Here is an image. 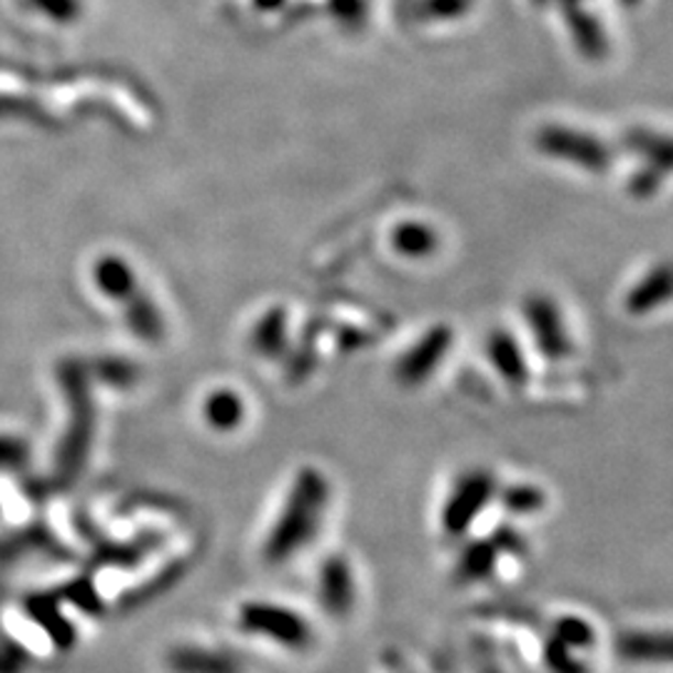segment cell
<instances>
[{"label":"cell","instance_id":"6da1fadb","mask_svg":"<svg viewBox=\"0 0 673 673\" xmlns=\"http://www.w3.org/2000/svg\"><path fill=\"white\" fill-rule=\"evenodd\" d=\"M536 148L544 155H552L564 160V163L579 165L591 173H601L611 163V150L604 145L599 138L586 135L582 130L562 128V126H546L539 130Z\"/></svg>","mask_w":673,"mask_h":673},{"label":"cell","instance_id":"7a4b0ae2","mask_svg":"<svg viewBox=\"0 0 673 673\" xmlns=\"http://www.w3.org/2000/svg\"><path fill=\"white\" fill-rule=\"evenodd\" d=\"M491 497V477L489 474L474 471L462 479V485L452 491L447 507L442 511V521L447 532L459 534L467 529L474 517L479 514L481 507L487 504Z\"/></svg>","mask_w":673,"mask_h":673},{"label":"cell","instance_id":"3957f363","mask_svg":"<svg viewBox=\"0 0 673 673\" xmlns=\"http://www.w3.org/2000/svg\"><path fill=\"white\" fill-rule=\"evenodd\" d=\"M449 347V335L444 329H434L420 339V345L406 352L402 362V382L420 384L426 375H432L439 367L444 352Z\"/></svg>","mask_w":673,"mask_h":673},{"label":"cell","instance_id":"277c9868","mask_svg":"<svg viewBox=\"0 0 673 673\" xmlns=\"http://www.w3.org/2000/svg\"><path fill=\"white\" fill-rule=\"evenodd\" d=\"M671 300H673V264H661V268L651 270L647 278L629 292L627 307L633 312V315H641V312L659 310Z\"/></svg>","mask_w":673,"mask_h":673},{"label":"cell","instance_id":"5b68a950","mask_svg":"<svg viewBox=\"0 0 673 673\" xmlns=\"http://www.w3.org/2000/svg\"><path fill=\"white\" fill-rule=\"evenodd\" d=\"M527 315H532V325L536 332V343L549 355L566 352V335L562 325V315L546 297H534L527 305Z\"/></svg>","mask_w":673,"mask_h":673},{"label":"cell","instance_id":"8992f818","mask_svg":"<svg viewBox=\"0 0 673 673\" xmlns=\"http://www.w3.org/2000/svg\"><path fill=\"white\" fill-rule=\"evenodd\" d=\"M568 25H572V33L576 37V45L582 47V53L594 55V58H601L606 53V35L604 28L596 23V18L591 13H586L579 6L582 0H564Z\"/></svg>","mask_w":673,"mask_h":673},{"label":"cell","instance_id":"52a82bcc","mask_svg":"<svg viewBox=\"0 0 673 673\" xmlns=\"http://www.w3.org/2000/svg\"><path fill=\"white\" fill-rule=\"evenodd\" d=\"M394 248L402 254H410V258H424V254L437 250V235H434L432 227L422 222H406L397 227Z\"/></svg>","mask_w":673,"mask_h":673},{"label":"cell","instance_id":"ba28073f","mask_svg":"<svg viewBox=\"0 0 673 673\" xmlns=\"http://www.w3.org/2000/svg\"><path fill=\"white\" fill-rule=\"evenodd\" d=\"M629 145L647 160H651L653 165H659L663 170H673V138H663V135H656V132L637 130V132H631Z\"/></svg>","mask_w":673,"mask_h":673},{"label":"cell","instance_id":"9c48e42d","mask_svg":"<svg viewBox=\"0 0 673 673\" xmlns=\"http://www.w3.org/2000/svg\"><path fill=\"white\" fill-rule=\"evenodd\" d=\"M491 349H495V355L499 357L497 367L501 369V372H504L511 382H521V377H524V365L519 362L514 343H507V337H495Z\"/></svg>","mask_w":673,"mask_h":673},{"label":"cell","instance_id":"30bf717a","mask_svg":"<svg viewBox=\"0 0 673 673\" xmlns=\"http://www.w3.org/2000/svg\"><path fill=\"white\" fill-rule=\"evenodd\" d=\"M469 0H424L420 8V15L437 18V21H449V18H459L469 11Z\"/></svg>","mask_w":673,"mask_h":673},{"label":"cell","instance_id":"8fae6325","mask_svg":"<svg viewBox=\"0 0 673 673\" xmlns=\"http://www.w3.org/2000/svg\"><path fill=\"white\" fill-rule=\"evenodd\" d=\"M639 0H623V6H637Z\"/></svg>","mask_w":673,"mask_h":673}]
</instances>
